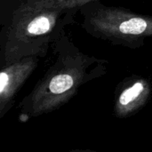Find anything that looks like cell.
<instances>
[{"label":"cell","mask_w":152,"mask_h":152,"mask_svg":"<svg viewBox=\"0 0 152 152\" xmlns=\"http://www.w3.org/2000/svg\"><path fill=\"white\" fill-rule=\"evenodd\" d=\"M39 58L36 56L23 58L5 65L0 73V96L2 102L11 99L18 88L37 68Z\"/></svg>","instance_id":"3957f363"},{"label":"cell","mask_w":152,"mask_h":152,"mask_svg":"<svg viewBox=\"0 0 152 152\" xmlns=\"http://www.w3.org/2000/svg\"><path fill=\"white\" fill-rule=\"evenodd\" d=\"M151 91L150 82L143 78L135 77L131 83L126 86L118 96V102L121 106H128L147 98Z\"/></svg>","instance_id":"277c9868"},{"label":"cell","mask_w":152,"mask_h":152,"mask_svg":"<svg viewBox=\"0 0 152 152\" xmlns=\"http://www.w3.org/2000/svg\"><path fill=\"white\" fill-rule=\"evenodd\" d=\"M77 12L59 8L36 7L22 3L12 13L4 47V64L23 58L45 57L49 45L73 23Z\"/></svg>","instance_id":"6da1fadb"},{"label":"cell","mask_w":152,"mask_h":152,"mask_svg":"<svg viewBox=\"0 0 152 152\" xmlns=\"http://www.w3.org/2000/svg\"><path fill=\"white\" fill-rule=\"evenodd\" d=\"M79 12L86 33L114 45L135 50L144 45L146 38L152 37L151 15L106 5L100 0L83 5Z\"/></svg>","instance_id":"7a4b0ae2"},{"label":"cell","mask_w":152,"mask_h":152,"mask_svg":"<svg viewBox=\"0 0 152 152\" xmlns=\"http://www.w3.org/2000/svg\"><path fill=\"white\" fill-rule=\"evenodd\" d=\"M94 1L98 0H26L25 2L36 7L59 8L79 12L83 5Z\"/></svg>","instance_id":"5b68a950"}]
</instances>
